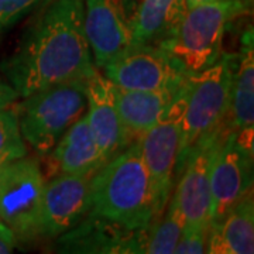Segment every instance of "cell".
<instances>
[{"mask_svg":"<svg viewBox=\"0 0 254 254\" xmlns=\"http://www.w3.org/2000/svg\"><path fill=\"white\" fill-rule=\"evenodd\" d=\"M92 216L130 230L147 227L155 218L151 182L137 141L113 157L92 177Z\"/></svg>","mask_w":254,"mask_h":254,"instance_id":"7a4b0ae2","label":"cell"},{"mask_svg":"<svg viewBox=\"0 0 254 254\" xmlns=\"http://www.w3.org/2000/svg\"><path fill=\"white\" fill-rule=\"evenodd\" d=\"M252 192L253 153L237 143L235 131L226 130L219 141L210 168L212 225Z\"/></svg>","mask_w":254,"mask_h":254,"instance_id":"30bf717a","label":"cell"},{"mask_svg":"<svg viewBox=\"0 0 254 254\" xmlns=\"http://www.w3.org/2000/svg\"><path fill=\"white\" fill-rule=\"evenodd\" d=\"M41 0H0V34Z\"/></svg>","mask_w":254,"mask_h":254,"instance_id":"7402d4cb","label":"cell"},{"mask_svg":"<svg viewBox=\"0 0 254 254\" xmlns=\"http://www.w3.org/2000/svg\"><path fill=\"white\" fill-rule=\"evenodd\" d=\"M236 60L220 55L216 63L196 73H188L175 93L181 108V151L177 167L199 138L225 126L232 98Z\"/></svg>","mask_w":254,"mask_h":254,"instance_id":"3957f363","label":"cell"},{"mask_svg":"<svg viewBox=\"0 0 254 254\" xmlns=\"http://www.w3.org/2000/svg\"><path fill=\"white\" fill-rule=\"evenodd\" d=\"M226 127L199 138L192 145L184 158L177 177H181L171 202L177 206L184 230L206 229L210 230L213 222L212 193H210V168L213 155Z\"/></svg>","mask_w":254,"mask_h":254,"instance_id":"52a82bcc","label":"cell"},{"mask_svg":"<svg viewBox=\"0 0 254 254\" xmlns=\"http://www.w3.org/2000/svg\"><path fill=\"white\" fill-rule=\"evenodd\" d=\"M123 1H128V0H123Z\"/></svg>","mask_w":254,"mask_h":254,"instance_id":"83f0119b","label":"cell"},{"mask_svg":"<svg viewBox=\"0 0 254 254\" xmlns=\"http://www.w3.org/2000/svg\"><path fill=\"white\" fill-rule=\"evenodd\" d=\"M253 252L254 203L252 192L212 225L206 253L252 254Z\"/></svg>","mask_w":254,"mask_h":254,"instance_id":"e0dca14e","label":"cell"},{"mask_svg":"<svg viewBox=\"0 0 254 254\" xmlns=\"http://www.w3.org/2000/svg\"><path fill=\"white\" fill-rule=\"evenodd\" d=\"M86 81L41 89L26 96L16 109L21 136L40 154H48L66 128L81 118L86 105Z\"/></svg>","mask_w":254,"mask_h":254,"instance_id":"5b68a950","label":"cell"},{"mask_svg":"<svg viewBox=\"0 0 254 254\" xmlns=\"http://www.w3.org/2000/svg\"><path fill=\"white\" fill-rule=\"evenodd\" d=\"M86 102L89 103L86 118L92 136L102 155L109 161L134 143L119 118L115 85L96 71L86 81Z\"/></svg>","mask_w":254,"mask_h":254,"instance_id":"4fadbf2b","label":"cell"},{"mask_svg":"<svg viewBox=\"0 0 254 254\" xmlns=\"http://www.w3.org/2000/svg\"><path fill=\"white\" fill-rule=\"evenodd\" d=\"M83 30L98 68H105L134 43L123 0H85Z\"/></svg>","mask_w":254,"mask_h":254,"instance_id":"7c38bea8","label":"cell"},{"mask_svg":"<svg viewBox=\"0 0 254 254\" xmlns=\"http://www.w3.org/2000/svg\"><path fill=\"white\" fill-rule=\"evenodd\" d=\"M112 83L125 89L177 92L188 72L161 47L133 43L105 68Z\"/></svg>","mask_w":254,"mask_h":254,"instance_id":"ba28073f","label":"cell"},{"mask_svg":"<svg viewBox=\"0 0 254 254\" xmlns=\"http://www.w3.org/2000/svg\"><path fill=\"white\" fill-rule=\"evenodd\" d=\"M46 180L33 158H16L0 168V220L17 240L41 237Z\"/></svg>","mask_w":254,"mask_h":254,"instance_id":"8992f818","label":"cell"},{"mask_svg":"<svg viewBox=\"0 0 254 254\" xmlns=\"http://www.w3.org/2000/svg\"><path fill=\"white\" fill-rule=\"evenodd\" d=\"M95 174H60L44 188L41 237H58L91 212V182Z\"/></svg>","mask_w":254,"mask_h":254,"instance_id":"8fae6325","label":"cell"},{"mask_svg":"<svg viewBox=\"0 0 254 254\" xmlns=\"http://www.w3.org/2000/svg\"><path fill=\"white\" fill-rule=\"evenodd\" d=\"M209 232L206 229L182 230V235L177 243L175 252L178 254H200L206 253Z\"/></svg>","mask_w":254,"mask_h":254,"instance_id":"603a6c76","label":"cell"},{"mask_svg":"<svg viewBox=\"0 0 254 254\" xmlns=\"http://www.w3.org/2000/svg\"><path fill=\"white\" fill-rule=\"evenodd\" d=\"M60 237V236H58ZM63 253H140V229L130 230L106 219L89 216L61 235Z\"/></svg>","mask_w":254,"mask_h":254,"instance_id":"5bb4252c","label":"cell"},{"mask_svg":"<svg viewBox=\"0 0 254 254\" xmlns=\"http://www.w3.org/2000/svg\"><path fill=\"white\" fill-rule=\"evenodd\" d=\"M212 1H222V0H195V6L200 3H212Z\"/></svg>","mask_w":254,"mask_h":254,"instance_id":"484cf974","label":"cell"},{"mask_svg":"<svg viewBox=\"0 0 254 254\" xmlns=\"http://www.w3.org/2000/svg\"><path fill=\"white\" fill-rule=\"evenodd\" d=\"M185 11V0H141L130 21L134 43L161 47L174 36Z\"/></svg>","mask_w":254,"mask_h":254,"instance_id":"d6986e66","label":"cell"},{"mask_svg":"<svg viewBox=\"0 0 254 254\" xmlns=\"http://www.w3.org/2000/svg\"><path fill=\"white\" fill-rule=\"evenodd\" d=\"M18 240L13 230L0 220V254H9L14 250Z\"/></svg>","mask_w":254,"mask_h":254,"instance_id":"cb8c5ba5","label":"cell"},{"mask_svg":"<svg viewBox=\"0 0 254 254\" xmlns=\"http://www.w3.org/2000/svg\"><path fill=\"white\" fill-rule=\"evenodd\" d=\"M54 147L47 161L48 178L60 174H95L108 163L92 136L86 116L73 122Z\"/></svg>","mask_w":254,"mask_h":254,"instance_id":"9a60e30c","label":"cell"},{"mask_svg":"<svg viewBox=\"0 0 254 254\" xmlns=\"http://www.w3.org/2000/svg\"><path fill=\"white\" fill-rule=\"evenodd\" d=\"M161 216L140 229V253L173 254L184 230V222L171 200Z\"/></svg>","mask_w":254,"mask_h":254,"instance_id":"ffe728a7","label":"cell"},{"mask_svg":"<svg viewBox=\"0 0 254 254\" xmlns=\"http://www.w3.org/2000/svg\"><path fill=\"white\" fill-rule=\"evenodd\" d=\"M250 10V0L200 3L187 9L174 36L164 43L188 73L209 68L223 54V38L229 24Z\"/></svg>","mask_w":254,"mask_h":254,"instance_id":"277c9868","label":"cell"},{"mask_svg":"<svg viewBox=\"0 0 254 254\" xmlns=\"http://www.w3.org/2000/svg\"><path fill=\"white\" fill-rule=\"evenodd\" d=\"M20 96H18L17 91L10 85L9 82L0 79V110L7 109Z\"/></svg>","mask_w":254,"mask_h":254,"instance_id":"d4e9b609","label":"cell"},{"mask_svg":"<svg viewBox=\"0 0 254 254\" xmlns=\"http://www.w3.org/2000/svg\"><path fill=\"white\" fill-rule=\"evenodd\" d=\"M9 161H11V160H9V158H6V157H1V155H0V168H1V167H3V165H4L6 163H9Z\"/></svg>","mask_w":254,"mask_h":254,"instance_id":"4316f807","label":"cell"},{"mask_svg":"<svg viewBox=\"0 0 254 254\" xmlns=\"http://www.w3.org/2000/svg\"><path fill=\"white\" fill-rule=\"evenodd\" d=\"M225 126L229 131L254 130V53L252 27L242 40V50L235 66L232 98Z\"/></svg>","mask_w":254,"mask_h":254,"instance_id":"ac0fdd59","label":"cell"},{"mask_svg":"<svg viewBox=\"0 0 254 254\" xmlns=\"http://www.w3.org/2000/svg\"><path fill=\"white\" fill-rule=\"evenodd\" d=\"M7 82L26 98L96 72L83 30V0H54L1 64Z\"/></svg>","mask_w":254,"mask_h":254,"instance_id":"6da1fadb","label":"cell"},{"mask_svg":"<svg viewBox=\"0 0 254 254\" xmlns=\"http://www.w3.org/2000/svg\"><path fill=\"white\" fill-rule=\"evenodd\" d=\"M26 144L20 131L16 109L0 110V155L9 160L26 157Z\"/></svg>","mask_w":254,"mask_h":254,"instance_id":"44dd1931","label":"cell"},{"mask_svg":"<svg viewBox=\"0 0 254 254\" xmlns=\"http://www.w3.org/2000/svg\"><path fill=\"white\" fill-rule=\"evenodd\" d=\"M181 138V108L175 96L165 118L136 138L151 182L155 218L163 215L170 200L177 177Z\"/></svg>","mask_w":254,"mask_h":254,"instance_id":"9c48e42d","label":"cell"},{"mask_svg":"<svg viewBox=\"0 0 254 254\" xmlns=\"http://www.w3.org/2000/svg\"><path fill=\"white\" fill-rule=\"evenodd\" d=\"M175 93L177 92L125 89L115 85L119 118L134 141L165 118Z\"/></svg>","mask_w":254,"mask_h":254,"instance_id":"2e32d148","label":"cell"}]
</instances>
